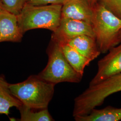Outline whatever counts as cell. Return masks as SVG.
Instances as JSON below:
<instances>
[{
    "mask_svg": "<svg viewBox=\"0 0 121 121\" xmlns=\"http://www.w3.org/2000/svg\"><path fill=\"white\" fill-rule=\"evenodd\" d=\"M108 51L105 56L98 61L97 72L89 83V86L121 73V42Z\"/></svg>",
    "mask_w": 121,
    "mask_h": 121,
    "instance_id": "cell-6",
    "label": "cell"
},
{
    "mask_svg": "<svg viewBox=\"0 0 121 121\" xmlns=\"http://www.w3.org/2000/svg\"><path fill=\"white\" fill-rule=\"evenodd\" d=\"M69 0H27L26 3L28 4L41 5L50 4H64Z\"/></svg>",
    "mask_w": 121,
    "mask_h": 121,
    "instance_id": "cell-17",
    "label": "cell"
},
{
    "mask_svg": "<svg viewBox=\"0 0 121 121\" xmlns=\"http://www.w3.org/2000/svg\"><path fill=\"white\" fill-rule=\"evenodd\" d=\"M93 8L88 0H69L62 4L61 18L82 21L91 24Z\"/></svg>",
    "mask_w": 121,
    "mask_h": 121,
    "instance_id": "cell-7",
    "label": "cell"
},
{
    "mask_svg": "<svg viewBox=\"0 0 121 121\" xmlns=\"http://www.w3.org/2000/svg\"><path fill=\"white\" fill-rule=\"evenodd\" d=\"M93 8L91 25L96 42L100 52L106 53L121 43L119 33L121 29V19L99 2Z\"/></svg>",
    "mask_w": 121,
    "mask_h": 121,
    "instance_id": "cell-2",
    "label": "cell"
},
{
    "mask_svg": "<svg viewBox=\"0 0 121 121\" xmlns=\"http://www.w3.org/2000/svg\"><path fill=\"white\" fill-rule=\"evenodd\" d=\"M62 4L35 5L26 3L17 16L20 29L24 34L28 30L46 29L52 32L59 26Z\"/></svg>",
    "mask_w": 121,
    "mask_h": 121,
    "instance_id": "cell-3",
    "label": "cell"
},
{
    "mask_svg": "<svg viewBox=\"0 0 121 121\" xmlns=\"http://www.w3.org/2000/svg\"><path fill=\"white\" fill-rule=\"evenodd\" d=\"M20 113L21 121H52L54 120L48 111V108L37 109L31 108L26 105L22 104L18 108Z\"/></svg>",
    "mask_w": 121,
    "mask_h": 121,
    "instance_id": "cell-14",
    "label": "cell"
},
{
    "mask_svg": "<svg viewBox=\"0 0 121 121\" xmlns=\"http://www.w3.org/2000/svg\"><path fill=\"white\" fill-rule=\"evenodd\" d=\"M73 47L83 56L94 60L101 53L95 38L87 35H81L66 41L65 43Z\"/></svg>",
    "mask_w": 121,
    "mask_h": 121,
    "instance_id": "cell-10",
    "label": "cell"
},
{
    "mask_svg": "<svg viewBox=\"0 0 121 121\" xmlns=\"http://www.w3.org/2000/svg\"><path fill=\"white\" fill-rule=\"evenodd\" d=\"M9 84L3 77L0 76V113L7 115L11 108H18L22 104L11 92Z\"/></svg>",
    "mask_w": 121,
    "mask_h": 121,
    "instance_id": "cell-12",
    "label": "cell"
},
{
    "mask_svg": "<svg viewBox=\"0 0 121 121\" xmlns=\"http://www.w3.org/2000/svg\"><path fill=\"white\" fill-rule=\"evenodd\" d=\"M55 85L37 75H31L22 82L9 84V88L22 104L39 110L48 108L54 95Z\"/></svg>",
    "mask_w": 121,
    "mask_h": 121,
    "instance_id": "cell-1",
    "label": "cell"
},
{
    "mask_svg": "<svg viewBox=\"0 0 121 121\" xmlns=\"http://www.w3.org/2000/svg\"><path fill=\"white\" fill-rule=\"evenodd\" d=\"M3 9H4L3 6H2V4H1V2L0 0V11L2 10H3Z\"/></svg>",
    "mask_w": 121,
    "mask_h": 121,
    "instance_id": "cell-19",
    "label": "cell"
},
{
    "mask_svg": "<svg viewBox=\"0 0 121 121\" xmlns=\"http://www.w3.org/2000/svg\"><path fill=\"white\" fill-rule=\"evenodd\" d=\"M119 39L120 40V41L121 42V29L119 31Z\"/></svg>",
    "mask_w": 121,
    "mask_h": 121,
    "instance_id": "cell-20",
    "label": "cell"
},
{
    "mask_svg": "<svg viewBox=\"0 0 121 121\" xmlns=\"http://www.w3.org/2000/svg\"><path fill=\"white\" fill-rule=\"evenodd\" d=\"M98 2L121 19V0H98Z\"/></svg>",
    "mask_w": 121,
    "mask_h": 121,
    "instance_id": "cell-16",
    "label": "cell"
},
{
    "mask_svg": "<svg viewBox=\"0 0 121 121\" xmlns=\"http://www.w3.org/2000/svg\"><path fill=\"white\" fill-rule=\"evenodd\" d=\"M76 121H118L121 120V108L108 106L101 109L95 108L87 115L74 117Z\"/></svg>",
    "mask_w": 121,
    "mask_h": 121,
    "instance_id": "cell-11",
    "label": "cell"
},
{
    "mask_svg": "<svg viewBox=\"0 0 121 121\" xmlns=\"http://www.w3.org/2000/svg\"><path fill=\"white\" fill-rule=\"evenodd\" d=\"M89 2L91 5V6L93 7L94 5L98 2V0H88Z\"/></svg>",
    "mask_w": 121,
    "mask_h": 121,
    "instance_id": "cell-18",
    "label": "cell"
},
{
    "mask_svg": "<svg viewBox=\"0 0 121 121\" xmlns=\"http://www.w3.org/2000/svg\"><path fill=\"white\" fill-rule=\"evenodd\" d=\"M60 44L63 53L69 64L78 73L83 76L85 67L89 65L92 60L83 56L69 45Z\"/></svg>",
    "mask_w": 121,
    "mask_h": 121,
    "instance_id": "cell-13",
    "label": "cell"
},
{
    "mask_svg": "<svg viewBox=\"0 0 121 121\" xmlns=\"http://www.w3.org/2000/svg\"><path fill=\"white\" fill-rule=\"evenodd\" d=\"M4 10L18 15L26 3L27 0H0Z\"/></svg>",
    "mask_w": 121,
    "mask_h": 121,
    "instance_id": "cell-15",
    "label": "cell"
},
{
    "mask_svg": "<svg viewBox=\"0 0 121 121\" xmlns=\"http://www.w3.org/2000/svg\"><path fill=\"white\" fill-rule=\"evenodd\" d=\"M121 91V73L111 76L91 86L90 93L96 104H101L112 94Z\"/></svg>",
    "mask_w": 121,
    "mask_h": 121,
    "instance_id": "cell-9",
    "label": "cell"
},
{
    "mask_svg": "<svg viewBox=\"0 0 121 121\" xmlns=\"http://www.w3.org/2000/svg\"><path fill=\"white\" fill-rule=\"evenodd\" d=\"M23 35L17 15L4 9L0 11V42H19L22 40Z\"/></svg>",
    "mask_w": 121,
    "mask_h": 121,
    "instance_id": "cell-8",
    "label": "cell"
},
{
    "mask_svg": "<svg viewBox=\"0 0 121 121\" xmlns=\"http://www.w3.org/2000/svg\"><path fill=\"white\" fill-rule=\"evenodd\" d=\"M81 35L95 38L92 25L80 20L61 18L59 26L52 32L51 39L63 43L69 39Z\"/></svg>",
    "mask_w": 121,
    "mask_h": 121,
    "instance_id": "cell-5",
    "label": "cell"
},
{
    "mask_svg": "<svg viewBox=\"0 0 121 121\" xmlns=\"http://www.w3.org/2000/svg\"><path fill=\"white\" fill-rule=\"evenodd\" d=\"M47 53L48 64L38 75L40 78L54 84L62 82L78 83L82 80V75L73 69L66 60L59 42L51 40Z\"/></svg>",
    "mask_w": 121,
    "mask_h": 121,
    "instance_id": "cell-4",
    "label": "cell"
}]
</instances>
